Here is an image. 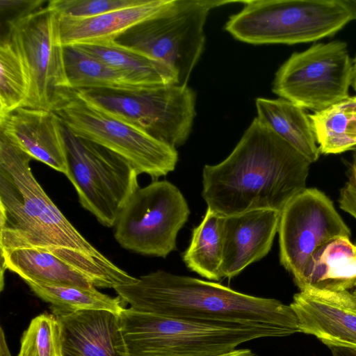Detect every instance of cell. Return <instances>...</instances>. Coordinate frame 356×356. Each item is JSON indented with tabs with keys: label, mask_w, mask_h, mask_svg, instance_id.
I'll list each match as a JSON object with an SVG mask.
<instances>
[{
	"label": "cell",
	"mask_w": 356,
	"mask_h": 356,
	"mask_svg": "<svg viewBox=\"0 0 356 356\" xmlns=\"http://www.w3.org/2000/svg\"><path fill=\"white\" fill-rule=\"evenodd\" d=\"M32 158L0 134V253L19 248L49 251L82 269L95 287L130 283L74 227L35 178Z\"/></svg>",
	"instance_id": "1"
},
{
	"label": "cell",
	"mask_w": 356,
	"mask_h": 356,
	"mask_svg": "<svg viewBox=\"0 0 356 356\" xmlns=\"http://www.w3.org/2000/svg\"><path fill=\"white\" fill-rule=\"evenodd\" d=\"M311 164L256 117L225 159L204 166L202 195L207 209L220 216L281 212L306 188Z\"/></svg>",
	"instance_id": "2"
},
{
	"label": "cell",
	"mask_w": 356,
	"mask_h": 356,
	"mask_svg": "<svg viewBox=\"0 0 356 356\" xmlns=\"http://www.w3.org/2000/svg\"><path fill=\"white\" fill-rule=\"evenodd\" d=\"M140 312L208 324H244L300 332L291 307L211 281L156 270L114 289Z\"/></svg>",
	"instance_id": "3"
},
{
	"label": "cell",
	"mask_w": 356,
	"mask_h": 356,
	"mask_svg": "<svg viewBox=\"0 0 356 356\" xmlns=\"http://www.w3.org/2000/svg\"><path fill=\"white\" fill-rule=\"evenodd\" d=\"M127 356H216L284 331L244 324H208L124 308L120 314Z\"/></svg>",
	"instance_id": "4"
},
{
	"label": "cell",
	"mask_w": 356,
	"mask_h": 356,
	"mask_svg": "<svg viewBox=\"0 0 356 356\" xmlns=\"http://www.w3.org/2000/svg\"><path fill=\"white\" fill-rule=\"evenodd\" d=\"M232 0H170L159 13L113 40L120 47L163 63L186 86L205 44L204 26L209 12Z\"/></svg>",
	"instance_id": "5"
},
{
	"label": "cell",
	"mask_w": 356,
	"mask_h": 356,
	"mask_svg": "<svg viewBox=\"0 0 356 356\" xmlns=\"http://www.w3.org/2000/svg\"><path fill=\"white\" fill-rule=\"evenodd\" d=\"M225 29L253 44L310 42L332 37L350 17L338 0H247Z\"/></svg>",
	"instance_id": "6"
},
{
	"label": "cell",
	"mask_w": 356,
	"mask_h": 356,
	"mask_svg": "<svg viewBox=\"0 0 356 356\" xmlns=\"http://www.w3.org/2000/svg\"><path fill=\"white\" fill-rule=\"evenodd\" d=\"M75 93L96 108L175 149L186 142L196 115V95L188 86L166 84L131 92L81 89Z\"/></svg>",
	"instance_id": "7"
},
{
	"label": "cell",
	"mask_w": 356,
	"mask_h": 356,
	"mask_svg": "<svg viewBox=\"0 0 356 356\" xmlns=\"http://www.w3.org/2000/svg\"><path fill=\"white\" fill-rule=\"evenodd\" d=\"M63 130L65 176L73 184L79 203L104 226H115L121 209L139 188L138 172L111 150L76 136L65 126Z\"/></svg>",
	"instance_id": "8"
},
{
	"label": "cell",
	"mask_w": 356,
	"mask_h": 356,
	"mask_svg": "<svg viewBox=\"0 0 356 356\" xmlns=\"http://www.w3.org/2000/svg\"><path fill=\"white\" fill-rule=\"evenodd\" d=\"M52 111L74 134L120 155L138 175L145 173L156 180L175 169L178 161L175 148L96 108L74 90Z\"/></svg>",
	"instance_id": "9"
},
{
	"label": "cell",
	"mask_w": 356,
	"mask_h": 356,
	"mask_svg": "<svg viewBox=\"0 0 356 356\" xmlns=\"http://www.w3.org/2000/svg\"><path fill=\"white\" fill-rule=\"evenodd\" d=\"M6 24L30 75L24 107L52 111L73 91L65 70L60 15L47 4Z\"/></svg>",
	"instance_id": "10"
},
{
	"label": "cell",
	"mask_w": 356,
	"mask_h": 356,
	"mask_svg": "<svg viewBox=\"0 0 356 356\" xmlns=\"http://www.w3.org/2000/svg\"><path fill=\"white\" fill-rule=\"evenodd\" d=\"M189 214L188 203L176 186L154 180L139 187L124 205L114 236L126 250L165 258L176 250L177 234Z\"/></svg>",
	"instance_id": "11"
},
{
	"label": "cell",
	"mask_w": 356,
	"mask_h": 356,
	"mask_svg": "<svg viewBox=\"0 0 356 356\" xmlns=\"http://www.w3.org/2000/svg\"><path fill=\"white\" fill-rule=\"evenodd\" d=\"M353 68L344 41L314 43L280 67L272 90L304 109L318 111L349 96Z\"/></svg>",
	"instance_id": "12"
},
{
	"label": "cell",
	"mask_w": 356,
	"mask_h": 356,
	"mask_svg": "<svg viewBox=\"0 0 356 356\" xmlns=\"http://www.w3.org/2000/svg\"><path fill=\"white\" fill-rule=\"evenodd\" d=\"M280 261L296 286L312 254L327 241L351 232L332 200L315 188L295 195L280 213L278 225Z\"/></svg>",
	"instance_id": "13"
},
{
	"label": "cell",
	"mask_w": 356,
	"mask_h": 356,
	"mask_svg": "<svg viewBox=\"0 0 356 356\" xmlns=\"http://www.w3.org/2000/svg\"><path fill=\"white\" fill-rule=\"evenodd\" d=\"M300 332L316 337L329 348L356 349V296L349 291L307 288L289 305Z\"/></svg>",
	"instance_id": "14"
},
{
	"label": "cell",
	"mask_w": 356,
	"mask_h": 356,
	"mask_svg": "<svg viewBox=\"0 0 356 356\" xmlns=\"http://www.w3.org/2000/svg\"><path fill=\"white\" fill-rule=\"evenodd\" d=\"M280 213L261 209L220 216L222 278L238 275L269 252L278 230Z\"/></svg>",
	"instance_id": "15"
},
{
	"label": "cell",
	"mask_w": 356,
	"mask_h": 356,
	"mask_svg": "<svg viewBox=\"0 0 356 356\" xmlns=\"http://www.w3.org/2000/svg\"><path fill=\"white\" fill-rule=\"evenodd\" d=\"M63 126L52 111L18 108L0 118V133L35 159L67 173Z\"/></svg>",
	"instance_id": "16"
},
{
	"label": "cell",
	"mask_w": 356,
	"mask_h": 356,
	"mask_svg": "<svg viewBox=\"0 0 356 356\" xmlns=\"http://www.w3.org/2000/svg\"><path fill=\"white\" fill-rule=\"evenodd\" d=\"M53 314L60 325L61 356H127L118 314L86 309Z\"/></svg>",
	"instance_id": "17"
},
{
	"label": "cell",
	"mask_w": 356,
	"mask_h": 356,
	"mask_svg": "<svg viewBox=\"0 0 356 356\" xmlns=\"http://www.w3.org/2000/svg\"><path fill=\"white\" fill-rule=\"evenodd\" d=\"M170 0H143L138 5L101 15L74 19L60 17L64 47L113 41L124 32L161 11Z\"/></svg>",
	"instance_id": "18"
},
{
	"label": "cell",
	"mask_w": 356,
	"mask_h": 356,
	"mask_svg": "<svg viewBox=\"0 0 356 356\" xmlns=\"http://www.w3.org/2000/svg\"><path fill=\"white\" fill-rule=\"evenodd\" d=\"M356 286V245L348 236L334 238L318 248L304 269L300 291L313 288L344 291Z\"/></svg>",
	"instance_id": "19"
},
{
	"label": "cell",
	"mask_w": 356,
	"mask_h": 356,
	"mask_svg": "<svg viewBox=\"0 0 356 356\" xmlns=\"http://www.w3.org/2000/svg\"><path fill=\"white\" fill-rule=\"evenodd\" d=\"M6 269L24 281L95 287L90 277L79 267L43 249L19 248L1 254V289Z\"/></svg>",
	"instance_id": "20"
},
{
	"label": "cell",
	"mask_w": 356,
	"mask_h": 356,
	"mask_svg": "<svg viewBox=\"0 0 356 356\" xmlns=\"http://www.w3.org/2000/svg\"><path fill=\"white\" fill-rule=\"evenodd\" d=\"M255 104L261 121L311 163L318 159L321 153L305 109L282 98L259 97Z\"/></svg>",
	"instance_id": "21"
},
{
	"label": "cell",
	"mask_w": 356,
	"mask_h": 356,
	"mask_svg": "<svg viewBox=\"0 0 356 356\" xmlns=\"http://www.w3.org/2000/svg\"><path fill=\"white\" fill-rule=\"evenodd\" d=\"M72 46L100 60L134 85L147 88L178 83L177 74L165 64L120 47L114 41Z\"/></svg>",
	"instance_id": "22"
},
{
	"label": "cell",
	"mask_w": 356,
	"mask_h": 356,
	"mask_svg": "<svg viewBox=\"0 0 356 356\" xmlns=\"http://www.w3.org/2000/svg\"><path fill=\"white\" fill-rule=\"evenodd\" d=\"M321 154H337L356 147V96L309 114Z\"/></svg>",
	"instance_id": "23"
},
{
	"label": "cell",
	"mask_w": 356,
	"mask_h": 356,
	"mask_svg": "<svg viewBox=\"0 0 356 356\" xmlns=\"http://www.w3.org/2000/svg\"><path fill=\"white\" fill-rule=\"evenodd\" d=\"M64 60L68 81L73 90L131 92L151 88L134 85L120 73L76 46L64 47Z\"/></svg>",
	"instance_id": "24"
},
{
	"label": "cell",
	"mask_w": 356,
	"mask_h": 356,
	"mask_svg": "<svg viewBox=\"0 0 356 356\" xmlns=\"http://www.w3.org/2000/svg\"><path fill=\"white\" fill-rule=\"evenodd\" d=\"M220 216L207 209L202 222L193 228L182 259L191 271L212 281L222 278Z\"/></svg>",
	"instance_id": "25"
},
{
	"label": "cell",
	"mask_w": 356,
	"mask_h": 356,
	"mask_svg": "<svg viewBox=\"0 0 356 356\" xmlns=\"http://www.w3.org/2000/svg\"><path fill=\"white\" fill-rule=\"evenodd\" d=\"M40 299L51 305L53 314L86 309L108 310L120 314L124 307L120 297L113 298L96 289L24 280Z\"/></svg>",
	"instance_id": "26"
},
{
	"label": "cell",
	"mask_w": 356,
	"mask_h": 356,
	"mask_svg": "<svg viewBox=\"0 0 356 356\" xmlns=\"http://www.w3.org/2000/svg\"><path fill=\"white\" fill-rule=\"evenodd\" d=\"M30 88L31 79L24 60L6 32L0 42V118L24 107Z\"/></svg>",
	"instance_id": "27"
},
{
	"label": "cell",
	"mask_w": 356,
	"mask_h": 356,
	"mask_svg": "<svg viewBox=\"0 0 356 356\" xmlns=\"http://www.w3.org/2000/svg\"><path fill=\"white\" fill-rule=\"evenodd\" d=\"M17 356H61L60 325L54 314L33 318L23 333Z\"/></svg>",
	"instance_id": "28"
},
{
	"label": "cell",
	"mask_w": 356,
	"mask_h": 356,
	"mask_svg": "<svg viewBox=\"0 0 356 356\" xmlns=\"http://www.w3.org/2000/svg\"><path fill=\"white\" fill-rule=\"evenodd\" d=\"M143 0H51L48 6L62 17L83 19L138 5Z\"/></svg>",
	"instance_id": "29"
},
{
	"label": "cell",
	"mask_w": 356,
	"mask_h": 356,
	"mask_svg": "<svg viewBox=\"0 0 356 356\" xmlns=\"http://www.w3.org/2000/svg\"><path fill=\"white\" fill-rule=\"evenodd\" d=\"M348 170V179L340 190V208L356 219V147Z\"/></svg>",
	"instance_id": "30"
},
{
	"label": "cell",
	"mask_w": 356,
	"mask_h": 356,
	"mask_svg": "<svg viewBox=\"0 0 356 356\" xmlns=\"http://www.w3.org/2000/svg\"><path fill=\"white\" fill-rule=\"evenodd\" d=\"M46 1L43 0H1V14L9 15L6 20L8 21L38 9Z\"/></svg>",
	"instance_id": "31"
},
{
	"label": "cell",
	"mask_w": 356,
	"mask_h": 356,
	"mask_svg": "<svg viewBox=\"0 0 356 356\" xmlns=\"http://www.w3.org/2000/svg\"><path fill=\"white\" fill-rule=\"evenodd\" d=\"M338 1L348 12L351 21L356 20V1L338 0Z\"/></svg>",
	"instance_id": "32"
},
{
	"label": "cell",
	"mask_w": 356,
	"mask_h": 356,
	"mask_svg": "<svg viewBox=\"0 0 356 356\" xmlns=\"http://www.w3.org/2000/svg\"><path fill=\"white\" fill-rule=\"evenodd\" d=\"M216 356H258L249 348H236L233 350L216 355Z\"/></svg>",
	"instance_id": "33"
},
{
	"label": "cell",
	"mask_w": 356,
	"mask_h": 356,
	"mask_svg": "<svg viewBox=\"0 0 356 356\" xmlns=\"http://www.w3.org/2000/svg\"><path fill=\"white\" fill-rule=\"evenodd\" d=\"M332 356H356V349L343 348H330Z\"/></svg>",
	"instance_id": "34"
},
{
	"label": "cell",
	"mask_w": 356,
	"mask_h": 356,
	"mask_svg": "<svg viewBox=\"0 0 356 356\" xmlns=\"http://www.w3.org/2000/svg\"><path fill=\"white\" fill-rule=\"evenodd\" d=\"M353 68L351 87L353 89V90L356 92V56H355L354 58H353Z\"/></svg>",
	"instance_id": "35"
},
{
	"label": "cell",
	"mask_w": 356,
	"mask_h": 356,
	"mask_svg": "<svg viewBox=\"0 0 356 356\" xmlns=\"http://www.w3.org/2000/svg\"><path fill=\"white\" fill-rule=\"evenodd\" d=\"M353 293L356 296V286L355 287V289Z\"/></svg>",
	"instance_id": "36"
}]
</instances>
